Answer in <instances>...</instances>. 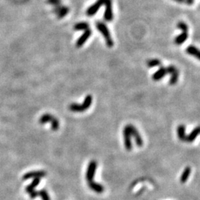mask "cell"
<instances>
[{
  "label": "cell",
  "instance_id": "obj_19",
  "mask_svg": "<svg viewBox=\"0 0 200 200\" xmlns=\"http://www.w3.org/2000/svg\"><path fill=\"white\" fill-rule=\"evenodd\" d=\"M177 134H178L179 139L181 141H184V139L185 137V127L183 124L177 127Z\"/></svg>",
  "mask_w": 200,
  "mask_h": 200
},
{
  "label": "cell",
  "instance_id": "obj_12",
  "mask_svg": "<svg viewBox=\"0 0 200 200\" xmlns=\"http://www.w3.org/2000/svg\"><path fill=\"white\" fill-rule=\"evenodd\" d=\"M167 73H168V72H167L166 68L161 67L160 69L153 73V75L152 76V79H153V80H154V81H159V80L162 79L163 77L166 76Z\"/></svg>",
  "mask_w": 200,
  "mask_h": 200
},
{
  "label": "cell",
  "instance_id": "obj_6",
  "mask_svg": "<svg viewBox=\"0 0 200 200\" xmlns=\"http://www.w3.org/2000/svg\"><path fill=\"white\" fill-rule=\"evenodd\" d=\"M105 0H97L94 4L92 5L91 7L88 8V9L87 10L86 14L87 15L89 16H92L96 14V12L98 11V10L102 5H104Z\"/></svg>",
  "mask_w": 200,
  "mask_h": 200
},
{
  "label": "cell",
  "instance_id": "obj_14",
  "mask_svg": "<svg viewBox=\"0 0 200 200\" xmlns=\"http://www.w3.org/2000/svg\"><path fill=\"white\" fill-rule=\"evenodd\" d=\"M186 52L187 53L190 54L193 56H195L196 59L200 60V50L196 48L195 46H193V45L188 46L186 49Z\"/></svg>",
  "mask_w": 200,
  "mask_h": 200
},
{
  "label": "cell",
  "instance_id": "obj_10",
  "mask_svg": "<svg viewBox=\"0 0 200 200\" xmlns=\"http://www.w3.org/2000/svg\"><path fill=\"white\" fill-rule=\"evenodd\" d=\"M124 134V145H125V148L127 150H130L132 148V144H131V134L129 130L128 125L125 126L123 131Z\"/></svg>",
  "mask_w": 200,
  "mask_h": 200
},
{
  "label": "cell",
  "instance_id": "obj_2",
  "mask_svg": "<svg viewBox=\"0 0 200 200\" xmlns=\"http://www.w3.org/2000/svg\"><path fill=\"white\" fill-rule=\"evenodd\" d=\"M93 102V97L91 95H88L85 98L84 102L82 104H76V103H72L70 105L69 109L73 112H84L85 111L88 110L91 106Z\"/></svg>",
  "mask_w": 200,
  "mask_h": 200
},
{
  "label": "cell",
  "instance_id": "obj_24",
  "mask_svg": "<svg viewBox=\"0 0 200 200\" xmlns=\"http://www.w3.org/2000/svg\"><path fill=\"white\" fill-rule=\"evenodd\" d=\"M177 27H178L179 30H181L182 32H188V26L186 23H185L184 22H179L176 24Z\"/></svg>",
  "mask_w": 200,
  "mask_h": 200
},
{
  "label": "cell",
  "instance_id": "obj_20",
  "mask_svg": "<svg viewBox=\"0 0 200 200\" xmlns=\"http://www.w3.org/2000/svg\"><path fill=\"white\" fill-rule=\"evenodd\" d=\"M90 25L88 22H79L75 24L74 30L76 31H86L89 29Z\"/></svg>",
  "mask_w": 200,
  "mask_h": 200
},
{
  "label": "cell",
  "instance_id": "obj_28",
  "mask_svg": "<svg viewBox=\"0 0 200 200\" xmlns=\"http://www.w3.org/2000/svg\"><path fill=\"white\" fill-rule=\"evenodd\" d=\"M174 1L177 2H180V3H186V4H187V0H174Z\"/></svg>",
  "mask_w": 200,
  "mask_h": 200
},
{
  "label": "cell",
  "instance_id": "obj_9",
  "mask_svg": "<svg viewBox=\"0 0 200 200\" xmlns=\"http://www.w3.org/2000/svg\"><path fill=\"white\" fill-rule=\"evenodd\" d=\"M53 12L59 19H62L68 14L69 8L65 7V6H62V5H60L54 7Z\"/></svg>",
  "mask_w": 200,
  "mask_h": 200
},
{
  "label": "cell",
  "instance_id": "obj_16",
  "mask_svg": "<svg viewBox=\"0 0 200 200\" xmlns=\"http://www.w3.org/2000/svg\"><path fill=\"white\" fill-rule=\"evenodd\" d=\"M41 179L40 178H35L34 179V180L32 181V182L30 185H27L25 188V192L27 193H31L32 191H34L35 190V188L37 186H38L40 183Z\"/></svg>",
  "mask_w": 200,
  "mask_h": 200
},
{
  "label": "cell",
  "instance_id": "obj_4",
  "mask_svg": "<svg viewBox=\"0 0 200 200\" xmlns=\"http://www.w3.org/2000/svg\"><path fill=\"white\" fill-rule=\"evenodd\" d=\"M104 5L105 6V11L104 14V19L107 22H111L114 19L112 8V0H105Z\"/></svg>",
  "mask_w": 200,
  "mask_h": 200
},
{
  "label": "cell",
  "instance_id": "obj_27",
  "mask_svg": "<svg viewBox=\"0 0 200 200\" xmlns=\"http://www.w3.org/2000/svg\"><path fill=\"white\" fill-rule=\"evenodd\" d=\"M38 194H39L38 191H35V190H34V191H32V192H31V193H29V195H30L31 199H35V198H37V196H38Z\"/></svg>",
  "mask_w": 200,
  "mask_h": 200
},
{
  "label": "cell",
  "instance_id": "obj_15",
  "mask_svg": "<svg viewBox=\"0 0 200 200\" xmlns=\"http://www.w3.org/2000/svg\"><path fill=\"white\" fill-rule=\"evenodd\" d=\"M88 186H89V188H91L93 191H94V192L96 193H101L105 191V188L102 185L99 184V183H96L95 182L88 183Z\"/></svg>",
  "mask_w": 200,
  "mask_h": 200
},
{
  "label": "cell",
  "instance_id": "obj_22",
  "mask_svg": "<svg viewBox=\"0 0 200 200\" xmlns=\"http://www.w3.org/2000/svg\"><path fill=\"white\" fill-rule=\"evenodd\" d=\"M190 173H191V168H186L184 170V172L182 173L181 176V179H180V181L182 182V183H185V182L187 181V179H188V176H189Z\"/></svg>",
  "mask_w": 200,
  "mask_h": 200
},
{
  "label": "cell",
  "instance_id": "obj_25",
  "mask_svg": "<svg viewBox=\"0 0 200 200\" xmlns=\"http://www.w3.org/2000/svg\"><path fill=\"white\" fill-rule=\"evenodd\" d=\"M59 127H60V123H59V120L56 118H54L53 122H51V128L53 131H57Z\"/></svg>",
  "mask_w": 200,
  "mask_h": 200
},
{
  "label": "cell",
  "instance_id": "obj_5",
  "mask_svg": "<svg viewBox=\"0 0 200 200\" xmlns=\"http://www.w3.org/2000/svg\"><path fill=\"white\" fill-rule=\"evenodd\" d=\"M166 69L168 73H170V74L171 75L169 80V85H176L179 79V70H177V68L175 66H173V65H169L168 67H167Z\"/></svg>",
  "mask_w": 200,
  "mask_h": 200
},
{
  "label": "cell",
  "instance_id": "obj_11",
  "mask_svg": "<svg viewBox=\"0 0 200 200\" xmlns=\"http://www.w3.org/2000/svg\"><path fill=\"white\" fill-rule=\"evenodd\" d=\"M91 34H92V31H91V30L90 28L88 29V30L85 31L84 34H83L82 35L81 37L78 39V40H77L76 44V47H80L82 46L85 42H87V40H88V38L91 37Z\"/></svg>",
  "mask_w": 200,
  "mask_h": 200
},
{
  "label": "cell",
  "instance_id": "obj_29",
  "mask_svg": "<svg viewBox=\"0 0 200 200\" xmlns=\"http://www.w3.org/2000/svg\"><path fill=\"white\" fill-rule=\"evenodd\" d=\"M193 1H194V0H187V4L191 5H192L193 3Z\"/></svg>",
  "mask_w": 200,
  "mask_h": 200
},
{
  "label": "cell",
  "instance_id": "obj_17",
  "mask_svg": "<svg viewBox=\"0 0 200 200\" xmlns=\"http://www.w3.org/2000/svg\"><path fill=\"white\" fill-rule=\"evenodd\" d=\"M188 38V32H182L180 35L177 36L176 38L174 39V43L176 45H179L183 44L185 41Z\"/></svg>",
  "mask_w": 200,
  "mask_h": 200
},
{
  "label": "cell",
  "instance_id": "obj_13",
  "mask_svg": "<svg viewBox=\"0 0 200 200\" xmlns=\"http://www.w3.org/2000/svg\"><path fill=\"white\" fill-rule=\"evenodd\" d=\"M200 134V126L199 127H196V128L193 130L189 135L186 136L185 135V137L184 139V141L183 142H193L195 139L196 138L198 135Z\"/></svg>",
  "mask_w": 200,
  "mask_h": 200
},
{
  "label": "cell",
  "instance_id": "obj_3",
  "mask_svg": "<svg viewBox=\"0 0 200 200\" xmlns=\"http://www.w3.org/2000/svg\"><path fill=\"white\" fill-rule=\"evenodd\" d=\"M96 168H97V163L96 161H91L89 163L88 167V169H87L86 172V178L87 182L88 183L93 182V177H94V174L96 173Z\"/></svg>",
  "mask_w": 200,
  "mask_h": 200
},
{
  "label": "cell",
  "instance_id": "obj_8",
  "mask_svg": "<svg viewBox=\"0 0 200 200\" xmlns=\"http://www.w3.org/2000/svg\"><path fill=\"white\" fill-rule=\"evenodd\" d=\"M47 175V173L44 170H37V171H31L25 173L23 176L22 179L27 180L29 179H35V178H43Z\"/></svg>",
  "mask_w": 200,
  "mask_h": 200
},
{
  "label": "cell",
  "instance_id": "obj_7",
  "mask_svg": "<svg viewBox=\"0 0 200 200\" xmlns=\"http://www.w3.org/2000/svg\"><path fill=\"white\" fill-rule=\"evenodd\" d=\"M129 130H130L131 137H134V139L136 140V143L138 146H142L143 145V141H142V137H141L140 134L139 133V131H137V129L134 127L132 124H128Z\"/></svg>",
  "mask_w": 200,
  "mask_h": 200
},
{
  "label": "cell",
  "instance_id": "obj_21",
  "mask_svg": "<svg viewBox=\"0 0 200 200\" xmlns=\"http://www.w3.org/2000/svg\"><path fill=\"white\" fill-rule=\"evenodd\" d=\"M147 65L149 68H153V67L160 66L161 65V61L157 59H153V60H149L147 62Z\"/></svg>",
  "mask_w": 200,
  "mask_h": 200
},
{
  "label": "cell",
  "instance_id": "obj_26",
  "mask_svg": "<svg viewBox=\"0 0 200 200\" xmlns=\"http://www.w3.org/2000/svg\"><path fill=\"white\" fill-rule=\"evenodd\" d=\"M47 2L48 4L52 5L54 7H56V6L61 5V0H47Z\"/></svg>",
  "mask_w": 200,
  "mask_h": 200
},
{
  "label": "cell",
  "instance_id": "obj_1",
  "mask_svg": "<svg viewBox=\"0 0 200 200\" xmlns=\"http://www.w3.org/2000/svg\"><path fill=\"white\" fill-rule=\"evenodd\" d=\"M96 29L102 34L104 37L105 39L106 45L108 47H112L114 46V41H113L112 38H111V33H110L109 30H108L107 25L102 22L100 21H97L96 22Z\"/></svg>",
  "mask_w": 200,
  "mask_h": 200
},
{
  "label": "cell",
  "instance_id": "obj_18",
  "mask_svg": "<svg viewBox=\"0 0 200 200\" xmlns=\"http://www.w3.org/2000/svg\"><path fill=\"white\" fill-rule=\"evenodd\" d=\"M54 116L50 115V114H44L41 116V118L39 119V123L41 124H43L45 123H47V122H50L51 123L53 122V120L54 119Z\"/></svg>",
  "mask_w": 200,
  "mask_h": 200
},
{
  "label": "cell",
  "instance_id": "obj_23",
  "mask_svg": "<svg viewBox=\"0 0 200 200\" xmlns=\"http://www.w3.org/2000/svg\"><path fill=\"white\" fill-rule=\"evenodd\" d=\"M38 192H39L38 196H40V197L42 198V200H50V197L49 196L46 190L45 189L40 190V191H38Z\"/></svg>",
  "mask_w": 200,
  "mask_h": 200
}]
</instances>
